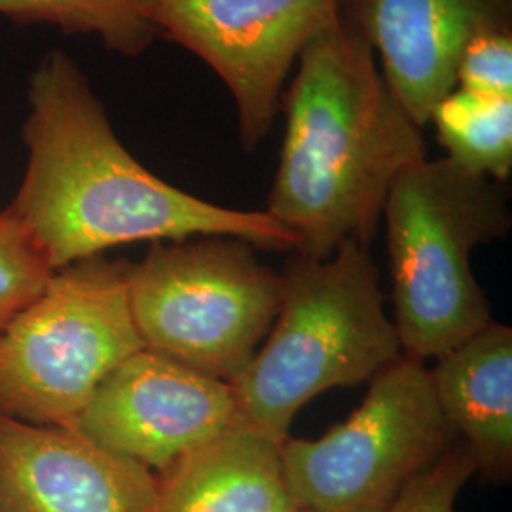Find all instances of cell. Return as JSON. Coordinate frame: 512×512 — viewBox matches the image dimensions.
Wrapping results in <instances>:
<instances>
[{
  "instance_id": "6da1fadb",
  "label": "cell",
  "mask_w": 512,
  "mask_h": 512,
  "mask_svg": "<svg viewBox=\"0 0 512 512\" xmlns=\"http://www.w3.org/2000/svg\"><path fill=\"white\" fill-rule=\"evenodd\" d=\"M29 103V164L6 209L52 270L137 241L230 236L256 249L296 251V238L266 211L207 202L139 164L71 55H44L29 80Z\"/></svg>"
},
{
  "instance_id": "9c48e42d",
  "label": "cell",
  "mask_w": 512,
  "mask_h": 512,
  "mask_svg": "<svg viewBox=\"0 0 512 512\" xmlns=\"http://www.w3.org/2000/svg\"><path fill=\"white\" fill-rule=\"evenodd\" d=\"M236 421L228 382L145 348L110 372L73 429L160 473Z\"/></svg>"
},
{
  "instance_id": "9a60e30c",
  "label": "cell",
  "mask_w": 512,
  "mask_h": 512,
  "mask_svg": "<svg viewBox=\"0 0 512 512\" xmlns=\"http://www.w3.org/2000/svg\"><path fill=\"white\" fill-rule=\"evenodd\" d=\"M0 14L18 25L50 23L65 35H97L126 57L143 54L160 37L141 0H0Z\"/></svg>"
},
{
  "instance_id": "30bf717a",
  "label": "cell",
  "mask_w": 512,
  "mask_h": 512,
  "mask_svg": "<svg viewBox=\"0 0 512 512\" xmlns=\"http://www.w3.org/2000/svg\"><path fill=\"white\" fill-rule=\"evenodd\" d=\"M338 18L380 55L387 86L425 128L456 90L465 46L480 33L512 31V0H340Z\"/></svg>"
},
{
  "instance_id": "7c38bea8",
  "label": "cell",
  "mask_w": 512,
  "mask_h": 512,
  "mask_svg": "<svg viewBox=\"0 0 512 512\" xmlns=\"http://www.w3.org/2000/svg\"><path fill=\"white\" fill-rule=\"evenodd\" d=\"M281 444L236 421L156 473L154 512H294Z\"/></svg>"
},
{
  "instance_id": "277c9868",
  "label": "cell",
  "mask_w": 512,
  "mask_h": 512,
  "mask_svg": "<svg viewBox=\"0 0 512 512\" xmlns=\"http://www.w3.org/2000/svg\"><path fill=\"white\" fill-rule=\"evenodd\" d=\"M382 219L404 355L437 359L494 323L471 255L511 230L505 184L425 158L395 179Z\"/></svg>"
},
{
  "instance_id": "2e32d148",
  "label": "cell",
  "mask_w": 512,
  "mask_h": 512,
  "mask_svg": "<svg viewBox=\"0 0 512 512\" xmlns=\"http://www.w3.org/2000/svg\"><path fill=\"white\" fill-rule=\"evenodd\" d=\"M54 272L23 222L0 211V330L44 291Z\"/></svg>"
},
{
  "instance_id": "ba28073f",
  "label": "cell",
  "mask_w": 512,
  "mask_h": 512,
  "mask_svg": "<svg viewBox=\"0 0 512 512\" xmlns=\"http://www.w3.org/2000/svg\"><path fill=\"white\" fill-rule=\"evenodd\" d=\"M338 6L340 0H141L160 37L198 55L226 84L245 150L268 137L298 57L338 19Z\"/></svg>"
},
{
  "instance_id": "52a82bcc",
  "label": "cell",
  "mask_w": 512,
  "mask_h": 512,
  "mask_svg": "<svg viewBox=\"0 0 512 512\" xmlns=\"http://www.w3.org/2000/svg\"><path fill=\"white\" fill-rule=\"evenodd\" d=\"M458 442L429 366L403 355L370 382L348 420L319 439L285 440L281 461L298 509L385 512Z\"/></svg>"
},
{
  "instance_id": "8fae6325",
  "label": "cell",
  "mask_w": 512,
  "mask_h": 512,
  "mask_svg": "<svg viewBox=\"0 0 512 512\" xmlns=\"http://www.w3.org/2000/svg\"><path fill=\"white\" fill-rule=\"evenodd\" d=\"M156 473L73 427L0 414V512H154Z\"/></svg>"
},
{
  "instance_id": "4fadbf2b",
  "label": "cell",
  "mask_w": 512,
  "mask_h": 512,
  "mask_svg": "<svg viewBox=\"0 0 512 512\" xmlns=\"http://www.w3.org/2000/svg\"><path fill=\"white\" fill-rule=\"evenodd\" d=\"M429 368L442 414L475 461L476 475H512V329L490 323Z\"/></svg>"
},
{
  "instance_id": "8992f818",
  "label": "cell",
  "mask_w": 512,
  "mask_h": 512,
  "mask_svg": "<svg viewBox=\"0 0 512 512\" xmlns=\"http://www.w3.org/2000/svg\"><path fill=\"white\" fill-rule=\"evenodd\" d=\"M230 236L152 243L129 268V306L145 348L232 382L272 329L283 275Z\"/></svg>"
},
{
  "instance_id": "d6986e66",
  "label": "cell",
  "mask_w": 512,
  "mask_h": 512,
  "mask_svg": "<svg viewBox=\"0 0 512 512\" xmlns=\"http://www.w3.org/2000/svg\"><path fill=\"white\" fill-rule=\"evenodd\" d=\"M294 512H310V511H304V509H298V511H294Z\"/></svg>"
},
{
  "instance_id": "ac0fdd59",
  "label": "cell",
  "mask_w": 512,
  "mask_h": 512,
  "mask_svg": "<svg viewBox=\"0 0 512 512\" xmlns=\"http://www.w3.org/2000/svg\"><path fill=\"white\" fill-rule=\"evenodd\" d=\"M456 88L512 99V31L480 33L465 46L456 69Z\"/></svg>"
},
{
  "instance_id": "e0dca14e",
  "label": "cell",
  "mask_w": 512,
  "mask_h": 512,
  "mask_svg": "<svg viewBox=\"0 0 512 512\" xmlns=\"http://www.w3.org/2000/svg\"><path fill=\"white\" fill-rule=\"evenodd\" d=\"M475 475V461L467 446L458 442L416 476L385 512H456L461 490Z\"/></svg>"
},
{
  "instance_id": "3957f363",
  "label": "cell",
  "mask_w": 512,
  "mask_h": 512,
  "mask_svg": "<svg viewBox=\"0 0 512 512\" xmlns=\"http://www.w3.org/2000/svg\"><path fill=\"white\" fill-rule=\"evenodd\" d=\"M281 275L274 325L230 382L238 421L277 444L289 439L311 399L332 387L370 384L404 355L365 245L349 241L329 258L294 253Z\"/></svg>"
},
{
  "instance_id": "5bb4252c",
  "label": "cell",
  "mask_w": 512,
  "mask_h": 512,
  "mask_svg": "<svg viewBox=\"0 0 512 512\" xmlns=\"http://www.w3.org/2000/svg\"><path fill=\"white\" fill-rule=\"evenodd\" d=\"M439 143L459 167L505 184L512 173V99L454 90L431 112Z\"/></svg>"
},
{
  "instance_id": "7a4b0ae2",
  "label": "cell",
  "mask_w": 512,
  "mask_h": 512,
  "mask_svg": "<svg viewBox=\"0 0 512 512\" xmlns=\"http://www.w3.org/2000/svg\"><path fill=\"white\" fill-rule=\"evenodd\" d=\"M296 65L266 213L296 238V255L329 258L349 241L372 243L395 179L427 148L372 48L340 18Z\"/></svg>"
},
{
  "instance_id": "5b68a950",
  "label": "cell",
  "mask_w": 512,
  "mask_h": 512,
  "mask_svg": "<svg viewBox=\"0 0 512 512\" xmlns=\"http://www.w3.org/2000/svg\"><path fill=\"white\" fill-rule=\"evenodd\" d=\"M129 268L103 255L59 268L0 330V414L74 427L110 372L145 349L129 306Z\"/></svg>"
}]
</instances>
